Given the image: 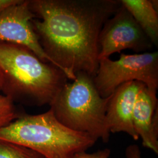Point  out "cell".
<instances>
[{
	"label": "cell",
	"mask_w": 158,
	"mask_h": 158,
	"mask_svg": "<svg viewBox=\"0 0 158 158\" xmlns=\"http://www.w3.org/2000/svg\"><path fill=\"white\" fill-rule=\"evenodd\" d=\"M40 45L51 63L73 81L75 74L94 77L98 68V38L120 0H29Z\"/></svg>",
	"instance_id": "cell-1"
},
{
	"label": "cell",
	"mask_w": 158,
	"mask_h": 158,
	"mask_svg": "<svg viewBox=\"0 0 158 158\" xmlns=\"http://www.w3.org/2000/svg\"><path fill=\"white\" fill-rule=\"evenodd\" d=\"M138 81H131L119 85L111 95L108 103L106 117L111 133L123 132L135 141L139 137L132 122V113L136 98L142 86Z\"/></svg>",
	"instance_id": "cell-8"
},
{
	"label": "cell",
	"mask_w": 158,
	"mask_h": 158,
	"mask_svg": "<svg viewBox=\"0 0 158 158\" xmlns=\"http://www.w3.org/2000/svg\"><path fill=\"white\" fill-rule=\"evenodd\" d=\"M153 45H158V15L151 0H121Z\"/></svg>",
	"instance_id": "cell-10"
},
{
	"label": "cell",
	"mask_w": 158,
	"mask_h": 158,
	"mask_svg": "<svg viewBox=\"0 0 158 158\" xmlns=\"http://www.w3.org/2000/svg\"><path fill=\"white\" fill-rule=\"evenodd\" d=\"M20 0H0V14L10 6L16 4Z\"/></svg>",
	"instance_id": "cell-15"
},
{
	"label": "cell",
	"mask_w": 158,
	"mask_h": 158,
	"mask_svg": "<svg viewBox=\"0 0 158 158\" xmlns=\"http://www.w3.org/2000/svg\"><path fill=\"white\" fill-rule=\"evenodd\" d=\"M75 76V80L66 83L58 93L50 109L57 120L69 129L108 142L111 132L106 113L111 96H100L90 75L79 72Z\"/></svg>",
	"instance_id": "cell-4"
},
{
	"label": "cell",
	"mask_w": 158,
	"mask_h": 158,
	"mask_svg": "<svg viewBox=\"0 0 158 158\" xmlns=\"http://www.w3.org/2000/svg\"><path fill=\"white\" fill-rule=\"evenodd\" d=\"M23 114L19 113L14 102L4 95H0V128L6 127Z\"/></svg>",
	"instance_id": "cell-12"
},
{
	"label": "cell",
	"mask_w": 158,
	"mask_h": 158,
	"mask_svg": "<svg viewBox=\"0 0 158 158\" xmlns=\"http://www.w3.org/2000/svg\"><path fill=\"white\" fill-rule=\"evenodd\" d=\"M0 158H44L39 153L19 143L0 139Z\"/></svg>",
	"instance_id": "cell-11"
},
{
	"label": "cell",
	"mask_w": 158,
	"mask_h": 158,
	"mask_svg": "<svg viewBox=\"0 0 158 158\" xmlns=\"http://www.w3.org/2000/svg\"><path fill=\"white\" fill-rule=\"evenodd\" d=\"M1 85H2V76H1V74L0 73V91L1 90Z\"/></svg>",
	"instance_id": "cell-16"
},
{
	"label": "cell",
	"mask_w": 158,
	"mask_h": 158,
	"mask_svg": "<svg viewBox=\"0 0 158 158\" xmlns=\"http://www.w3.org/2000/svg\"><path fill=\"white\" fill-rule=\"evenodd\" d=\"M98 45V60H100L125 49L145 53L152 49L153 45L130 12L121 3L102 27Z\"/></svg>",
	"instance_id": "cell-6"
},
{
	"label": "cell",
	"mask_w": 158,
	"mask_h": 158,
	"mask_svg": "<svg viewBox=\"0 0 158 158\" xmlns=\"http://www.w3.org/2000/svg\"><path fill=\"white\" fill-rule=\"evenodd\" d=\"M0 139L27 147L44 158H74L97 141L86 134L64 126L51 109L40 114H23L0 128Z\"/></svg>",
	"instance_id": "cell-3"
},
{
	"label": "cell",
	"mask_w": 158,
	"mask_h": 158,
	"mask_svg": "<svg viewBox=\"0 0 158 158\" xmlns=\"http://www.w3.org/2000/svg\"><path fill=\"white\" fill-rule=\"evenodd\" d=\"M125 155L127 158H141V153L136 145H131L127 148Z\"/></svg>",
	"instance_id": "cell-14"
},
{
	"label": "cell",
	"mask_w": 158,
	"mask_h": 158,
	"mask_svg": "<svg viewBox=\"0 0 158 158\" xmlns=\"http://www.w3.org/2000/svg\"><path fill=\"white\" fill-rule=\"evenodd\" d=\"M156 92L142 86L132 113L134 130L143 146L158 154V110Z\"/></svg>",
	"instance_id": "cell-9"
},
{
	"label": "cell",
	"mask_w": 158,
	"mask_h": 158,
	"mask_svg": "<svg viewBox=\"0 0 158 158\" xmlns=\"http://www.w3.org/2000/svg\"><path fill=\"white\" fill-rule=\"evenodd\" d=\"M0 73L4 96L29 106L50 105L68 78L25 46L0 42Z\"/></svg>",
	"instance_id": "cell-2"
},
{
	"label": "cell",
	"mask_w": 158,
	"mask_h": 158,
	"mask_svg": "<svg viewBox=\"0 0 158 158\" xmlns=\"http://www.w3.org/2000/svg\"><path fill=\"white\" fill-rule=\"evenodd\" d=\"M131 81L141 82L148 89L157 91L158 52L135 55L122 53L117 60L110 58L99 60L93 81L102 98L110 97L119 85Z\"/></svg>",
	"instance_id": "cell-5"
},
{
	"label": "cell",
	"mask_w": 158,
	"mask_h": 158,
	"mask_svg": "<svg viewBox=\"0 0 158 158\" xmlns=\"http://www.w3.org/2000/svg\"><path fill=\"white\" fill-rule=\"evenodd\" d=\"M35 18L29 0H20L8 8L0 14V42L25 46L42 61L51 63L34 31L32 21Z\"/></svg>",
	"instance_id": "cell-7"
},
{
	"label": "cell",
	"mask_w": 158,
	"mask_h": 158,
	"mask_svg": "<svg viewBox=\"0 0 158 158\" xmlns=\"http://www.w3.org/2000/svg\"><path fill=\"white\" fill-rule=\"evenodd\" d=\"M110 153L111 151L106 148L92 153H88L86 152L79 153L75 155L74 158H108Z\"/></svg>",
	"instance_id": "cell-13"
}]
</instances>
